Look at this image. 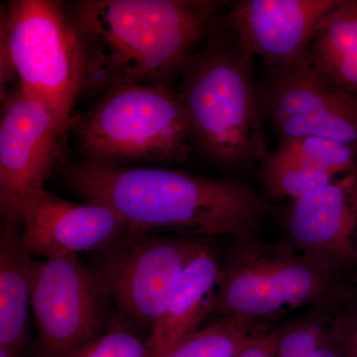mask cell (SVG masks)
<instances>
[{
	"label": "cell",
	"instance_id": "cell-10",
	"mask_svg": "<svg viewBox=\"0 0 357 357\" xmlns=\"http://www.w3.org/2000/svg\"><path fill=\"white\" fill-rule=\"evenodd\" d=\"M64 134L50 109L16 86L2 102L0 121V210L17 218L26 199L45 190ZM18 220V218H17Z\"/></svg>",
	"mask_w": 357,
	"mask_h": 357
},
{
	"label": "cell",
	"instance_id": "cell-18",
	"mask_svg": "<svg viewBox=\"0 0 357 357\" xmlns=\"http://www.w3.org/2000/svg\"><path fill=\"white\" fill-rule=\"evenodd\" d=\"M249 337L231 321L218 319L159 357H237Z\"/></svg>",
	"mask_w": 357,
	"mask_h": 357
},
{
	"label": "cell",
	"instance_id": "cell-11",
	"mask_svg": "<svg viewBox=\"0 0 357 357\" xmlns=\"http://www.w3.org/2000/svg\"><path fill=\"white\" fill-rule=\"evenodd\" d=\"M17 218L26 250L42 259L96 252L128 229L107 206L75 203L47 190L26 199Z\"/></svg>",
	"mask_w": 357,
	"mask_h": 357
},
{
	"label": "cell",
	"instance_id": "cell-4",
	"mask_svg": "<svg viewBox=\"0 0 357 357\" xmlns=\"http://www.w3.org/2000/svg\"><path fill=\"white\" fill-rule=\"evenodd\" d=\"M340 266L293 244L236 239L220 270L211 312L249 335L271 332L270 326L291 312L342 299Z\"/></svg>",
	"mask_w": 357,
	"mask_h": 357
},
{
	"label": "cell",
	"instance_id": "cell-14",
	"mask_svg": "<svg viewBox=\"0 0 357 357\" xmlns=\"http://www.w3.org/2000/svg\"><path fill=\"white\" fill-rule=\"evenodd\" d=\"M220 266L215 253L204 244L174 286L165 310L150 328L148 357H159L199 330L213 311Z\"/></svg>",
	"mask_w": 357,
	"mask_h": 357
},
{
	"label": "cell",
	"instance_id": "cell-3",
	"mask_svg": "<svg viewBox=\"0 0 357 357\" xmlns=\"http://www.w3.org/2000/svg\"><path fill=\"white\" fill-rule=\"evenodd\" d=\"M255 58L227 27L215 30L180 70L178 95L195 147L220 166L248 168L266 157L264 109Z\"/></svg>",
	"mask_w": 357,
	"mask_h": 357
},
{
	"label": "cell",
	"instance_id": "cell-9",
	"mask_svg": "<svg viewBox=\"0 0 357 357\" xmlns=\"http://www.w3.org/2000/svg\"><path fill=\"white\" fill-rule=\"evenodd\" d=\"M259 89L266 122L281 140L314 136L357 150V96L331 83L306 58L267 70Z\"/></svg>",
	"mask_w": 357,
	"mask_h": 357
},
{
	"label": "cell",
	"instance_id": "cell-25",
	"mask_svg": "<svg viewBox=\"0 0 357 357\" xmlns=\"http://www.w3.org/2000/svg\"><path fill=\"white\" fill-rule=\"evenodd\" d=\"M0 357H13L3 349H0Z\"/></svg>",
	"mask_w": 357,
	"mask_h": 357
},
{
	"label": "cell",
	"instance_id": "cell-1",
	"mask_svg": "<svg viewBox=\"0 0 357 357\" xmlns=\"http://www.w3.org/2000/svg\"><path fill=\"white\" fill-rule=\"evenodd\" d=\"M84 202L107 206L130 229L181 237H255L268 206L250 185L152 166L79 162L64 175Z\"/></svg>",
	"mask_w": 357,
	"mask_h": 357
},
{
	"label": "cell",
	"instance_id": "cell-23",
	"mask_svg": "<svg viewBox=\"0 0 357 357\" xmlns=\"http://www.w3.org/2000/svg\"><path fill=\"white\" fill-rule=\"evenodd\" d=\"M278 331L250 335L237 357H276Z\"/></svg>",
	"mask_w": 357,
	"mask_h": 357
},
{
	"label": "cell",
	"instance_id": "cell-22",
	"mask_svg": "<svg viewBox=\"0 0 357 357\" xmlns=\"http://www.w3.org/2000/svg\"><path fill=\"white\" fill-rule=\"evenodd\" d=\"M337 332L347 349V357H357V302L337 317Z\"/></svg>",
	"mask_w": 357,
	"mask_h": 357
},
{
	"label": "cell",
	"instance_id": "cell-13",
	"mask_svg": "<svg viewBox=\"0 0 357 357\" xmlns=\"http://www.w3.org/2000/svg\"><path fill=\"white\" fill-rule=\"evenodd\" d=\"M286 227L300 250L338 265L356 262L357 174L293 199Z\"/></svg>",
	"mask_w": 357,
	"mask_h": 357
},
{
	"label": "cell",
	"instance_id": "cell-7",
	"mask_svg": "<svg viewBox=\"0 0 357 357\" xmlns=\"http://www.w3.org/2000/svg\"><path fill=\"white\" fill-rule=\"evenodd\" d=\"M203 245L199 238L128 227L114 243L91 253L89 264L122 317L151 328L163 314L176 282Z\"/></svg>",
	"mask_w": 357,
	"mask_h": 357
},
{
	"label": "cell",
	"instance_id": "cell-16",
	"mask_svg": "<svg viewBox=\"0 0 357 357\" xmlns=\"http://www.w3.org/2000/svg\"><path fill=\"white\" fill-rule=\"evenodd\" d=\"M305 58L331 83L357 96V0H340L326 14Z\"/></svg>",
	"mask_w": 357,
	"mask_h": 357
},
{
	"label": "cell",
	"instance_id": "cell-21",
	"mask_svg": "<svg viewBox=\"0 0 357 357\" xmlns=\"http://www.w3.org/2000/svg\"><path fill=\"white\" fill-rule=\"evenodd\" d=\"M337 319L330 321L319 316L278 331L276 357H309L333 337Z\"/></svg>",
	"mask_w": 357,
	"mask_h": 357
},
{
	"label": "cell",
	"instance_id": "cell-2",
	"mask_svg": "<svg viewBox=\"0 0 357 357\" xmlns=\"http://www.w3.org/2000/svg\"><path fill=\"white\" fill-rule=\"evenodd\" d=\"M220 2L81 0L67 9L84 57V91L165 83L215 31Z\"/></svg>",
	"mask_w": 357,
	"mask_h": 357
},
{
	"label": "cell",
	"instance_id": "cell-15",
	"mask_svg": "<svg viewBox=\"0 0 357 357\" xmlns=\"http://www.w3.org/2000/svg\"><path fill=\"white\" fill-rule=\"evenodd\" d=\"M34 257L22 241L17 218H2L0 230V349L21 357L29 337Z\"/></svg>",
	"mask_w": 357,
	"mask_h": 357
},
{
	"label": "cell",
	"instance_id": "cell-17",
	"mask_svg": "<svg viewBox=\"0 0 357 357\" xmlns=\"http://www.w3.org/2000/svg\"><path fill=\"white\" fill-rule=\"evenodd\" d=\"M263 160L296 164L337 176L357 174V150L337 141L314 136L286 138Z\"/></svg>",
	"mask_w": 357,
	"mask_h": 357
},
{
	"label": "cell",
	"instance_id": "cell-20",
	"mask_svg": "<svg viewBox=\"0 0 357 357\" xmlns=\"http://www.w3.org/2000/svg\"><path fill=\"white\" fill-rule=\"evenodd\" d=\"M67 357H148L147 340H143L126 318L112 319L100 335Z\"/></svg>",
	"mask_w": 357,
	"mask_h": 357
},
{
	"label": "cell",
	"instance_id": "cell-19",
	"mask_svg": "<svg viewBox=\"0 0 357 357\" xmlns=\"http://www.w3.org/2000/svg\"><path fill=\"white\" fill-rule=\"evenodd\" d=\"M337 176L326 171L296 164L272 163L262 160L260 178L273 199H296L325 187Z\"/></svg>",
	"mask_w": 357,
	"mask_h": 357
},
{
	"label": "cell",
	"instance_id": "cell-5",
	"mask_svg": "<svg viewBox=\"0 0 357 357\" xmlns=\"http://www.w3.org/2000/svg\"><path fill=\"white\" fill-rule=\"evenodd\" d=\"M68 131L84 161L96 163L183 164L195 147L187 112L165 83L110 89L88 112L72 117Z\"/></svg>",
	"mask_w": 357,
	"mask_h": 357
},
{
	"label": "cell",
	"instance_id": "cell-24",
	"mask_svg": "<svg viewBox=\"0 0 357 357\" xmlns=\"http://www.w3.org/2000/svg\"><path fill=\"white\" fill-rule=\"evenodd\" d=\"M309 357H347L345 345L338 335L337 328L333 337Z\"/></svg>",
	"mask_w": 357,
	"mask_h": 357
},
{
	"label": "cell",
	"instance_id": "cell-8",
	"mask_svg": "<svg viewBox=\"0 0 357 357\" xmlns=\"http://www.w3.org/2000/svg\"><path fill=\"white\" fill-rule=\"evenodd\" d=\"M112 303L102 279L77 255L34 260L31 311L36 357H67L109 325Z\"/></svg>",
	"mask_w": 357,
	"mask_h": 357
},
{
	"label": "cell",
	"instance_id": "cell-6",
	"mask_svg": "<svg viewBox=\"0 0 357 357\" xmlns=\"http://www.w3.org/2000/svg\"><path fill=\"white\" fill-rule=\"evenodd\" d=\"M1 102L9 84L44 103L63 134L84 93V57L67 9L52 0H14L1 13Z\"/></svg>",
	"mask_w": 357,
	"mask_h": 357
},
{
	"label": "cell",
	"instance_id": "cell-12",
	"mask_svg": "<svg viewBox=\"0 0 357 357\" xmlns=\"http://www.w3.org/2000/svg\"><path fill=\"white\" fill-rule=\"evenodd\" d=\"M340 0H243L230 10L229 29L267 70L306 57L321 20Z\"/></svg>",
	"mask_w": 357,
	"mask_h": 357
}]
</instances>
